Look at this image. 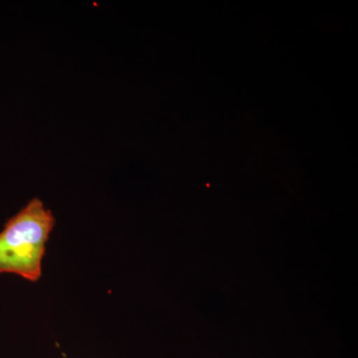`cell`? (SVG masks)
<instances>
[{
	"label": "cell",
	"instance_id": "6da1fadb",
	"mask_svg": "<svg viewBox=\"0 0 358 358\" xmlns=\"http://www.w3.org/2000/svg\"><path fill=\"white\" fill-rule=\"evenodd\" d=\"M55 223L50 209L45 208L37 197L9 219L0 232V274L38 281L46 244Z\"/></svg>",
	"mask_w": 358,
	"mask_h": 358
}]
</instances>
